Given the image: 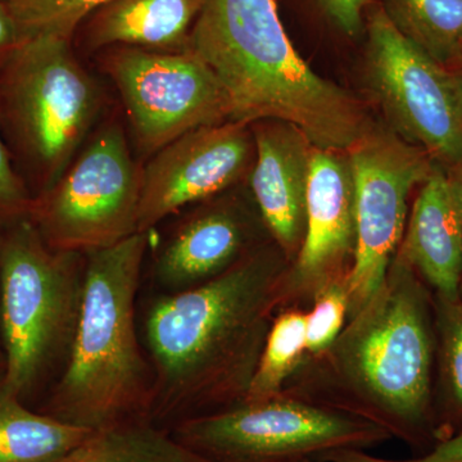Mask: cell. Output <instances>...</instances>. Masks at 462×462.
<instances>
[{
	"instance_id": "6da1fadb",
	"label": "cell",
	"mask_w": 462,
	"mask_h": 462,
	"mask_svg": "<svg viewBox=\"0 0 462 462\" xmlns=\"http://www.w3.org/2000/svg\"><path fill=\"white\" fill-rule=\"evenodd\" d=\"M291 266L273 240L199 287L139 296V331L154 375V425L170 431L245 402L282 311Z\"/></svg>"
},
{
	"instance_id": "7a4b0ae2",
	"label": "cell",
	"mask_w": 462,
	"mask_h": 462,
	"mask_svg": "<svg viewBox=\"0 0 462 462\" xmlns=\"http://www.w3.org/2000/svg\"><path fill=\"white\" fill-rule=\"evenodd\" d=\"M433 293L400 254L324 352L305 355L282 392L379 425L392 439L437 443Z\"/></svg>"
},
{
	"instance_id": "3957f363",
	"label": "cell",
	"mask_w": 462,
	"mask_h": 462,
	"mask_svg": "<svg viewBox=\"0 0 462 462\" xmlns=\"http://www.w3.org/2000/svg\"><path fill=\"white\" fill-rule=\"evenodd\" d=\"M189 50L224 88L230 121H282L330 151H346L369 127L360 102L300 56L276 0H205Z\"/></svg>"
},
{
	"instance_id": "277c9868",
	"label": "cell",
	"mask_w": 462,
	"mask_h": 462,
	"mask_svg": "<svg viewBox=\"0 0 462 462\" xmlns=\"http://www.w3.org/2000/svg\"><path fill=\"white\" fill-rule=\"evenodd\" d=\"M148 249L149 233H136L87 254L74 343L42 412L89 430L151 421L154 375L138 321Z\"/></svg>"
},
{
	"instance_id": "5b68a950",
	"label": "cell",
	"mask_w": 462,
	"mask_h": 462,
	"mask_svg": "<svg viewBox=\"0 0 462 462\" xmlns=\"http://www.w3.org/2000/svg\"><path fill=\"white\" fill-rule=\"evenodd\" d=\"M87 254L51 248L27 216L0 224L3 382L23 402L65 369L83 305Z\"/></svg>"
},
{
	"instance_id": "8992f818",
	"label": "cell",
	"mask_w": 462,
	"mask_h": 462,
	"mask_svg": "<svg viewBox=\"0 0 462 462\" xmlns=\"http://www.w3.org/2000/svg\"><path fill=\"white\" fill-rule=\"evenodd\" d=\"M99 106L98 87L67 39H27L0 69L3 130L38 182L39 194L71 165Z\"/></svg>"
},
{
	"instance_id": "52a82bcc",
	"label": "cell",
	"mask_w": 462,
	"mask_h": 462,
	"mask_svg": "<svg viewBox=\"0 0 462 462\" xmlns=\"http://www.w3.org/2000/svg\"><path fill=\"white\" fill-rule=\"evenodd\" d=\"M170 433L214 462L316 460L329 452L365 451L392 439L372 421L284 392L179 422Z\"/></svg>"
},
{
	"instance_id": "ba28073f",
	"label": "cell",
	"mask_w": 462,
	"mask_h": 462,
	"mask_svg": "<svg viewBox=\"0 0 462 462\" xmlns=\"http://www.w3.org/2000/svg\"><path fill=\"white\" fill-rule=\"evenodd\" d=\"M142 170L123 127L109 123L51 188L33 196L27 217L51 248L88 254L139 233Z\"/></svg>"
},
{
	"instance_id": "9c48e42d",
	"label": "cell",
	"mask_w": 462,
	"mask_h": 462,
	"mask_svg": "<svg viewBox=\"0 0 462 462\" xmlns=\"http://www.w3.org/2000/svg\"><path fill=\"white\" fill-rule=\"evenodd\" d=\"M364 38L367 80L389 129L454 169L462 161V97L452 72L398 32L375 0Z\"/></svg>"
},
{
	"instance_id": "30bf717a",
	"label": "cell",
	"mask_w": 462,
	"mask_h": 462,
	"mask_svg": "<svg viewBox=\"0 0 462 462\" xmlns=\"http://www.w3.org/2000/svg\"><path fill=\"white\" fill-rule=\"evenodd\" d=\"M346 153L354 176L356 216L349 319L384 281L402 242L410 194L436 163L391 129L370 125Z\"/></svg>"
},
{
	"instance_id": "8fae6325",
	"label": "cell",
	"mask_w": 462,
	"mask_h": 462,
	"mask_svg": "<svg viewBox=\"0 0 462 462\" xmlns=\"http://www.w3.org/2000/svg\"><path fill=\"white\" fill-rule=\"evenodd\" d=\"M102 60L123 99L136 144L147 154L199 127L230 121L224 88L193 51L116 47Z\"/></svg>"
},
{
	"instance_id": "7c38bea8",
	"label": "cell",
	"mask_w": 462,
	"mask_h": 462,
	"mask_svg": "<svg viewBox=\"0 0 462 462\" xmlns=\"http://www.w3.org/2000/svg\"><path fill=\"white\" fill-rule=\"evenodd\" d=\"M254 154L252 125L238 121L199 127L160 149L142 170L139 233L223 194L245 176Z\"/></svg>"
},
{
	"instance_id": "4fadbf2b",
	"label": "cell",
	"mask_w": 462,
	"mask_h": 462,
	"mask_svg": "<svg viewBox=\"0 0 462 462\" xmlns=\"http://www.w3.org/2000/svg\"><path fill=\"white\" fill-rule=\"evenodd\" d=\"M340 152L311 149L305 239L289 269L282 310H309L322 288L348 281L356 248L355 182Z\"/></svg>"
},
{
	"instance_id": "5bb4252c",
	"label": "cell",
	"mask_w": 462,
	"mask_h": 462,
	"mask_svg": "<svg viewBox=\"0 0 462 462\" xmlns=\"http://www.w3.org/2000/svg\"><path fill=\"white\" fill-rule=\"evenodd\" d=\"M184 216L149 264L151 293L173 294L214 281L273 240L260 211L236 199H209ZM267 230V229H266Z\"/></svg>"
},
{
	"instance_id": "9a60e30c",
	"label": "cell",
	"mask_w": 462,
	"mask_h": 462,
	"mask_svg": "<svg viewBox=\"0 0 462 462\" xmlns=\"http://www.w3.org/2000/svg\"><path fill=\"white\" fill-rule=\"evenodd\" d=\"M254 136L251 188L266 229L294 263L306 234V196L314 145L294 125L264 120L252 124Z\"/></svg>"
},
{
	"instance_id": "2e32d148",
	"label": "cell",
	"mask_w": 462,
	"mask_h": 462,
	"mask_svg": "<svg viewBox=\"0 0 462 462\" xmlns=\"http://www.w3.org/2000/svg\"><path fill=\"white\" fill-rule=\"evenodd\" d=\"M397 254L433 296L461 298L462 215L448 171L434 165L407 217Z\"/></svg>"
},
{
	"instance_id": "e0dca14e",
	"label": "cell",
	"mask_w": 462,
	"mask_h": 462,
	"mask_svg": "<svg viewBox=\"0 0 462 462\" xmlns=\"http://www.w3.org/2000/svg\"><path fill=\"white\" fill-rule=\"evenodd\" d=\"M205 0H108L87 18L89 50L127 47L154 51L189 50Z\"/></svg>"
},
{
	"instance_id": "ac0fdd59",
	"label": "cell",
	"mask_w": 462,
	"mask_h": 462,
	"mask_svg": "<svg viewBox=\"0 0 462 462\" xmlns=\"http://www.w3.org/2000/svg\"><path fill=\"white\" fill-rule=\"evenodd\" d=\"M27 407L0 376V462H53L90 436Z\"/></svg>"
},
{
	"instance_id": "d6986e66",
	"label": "cell",
	"mask_w": 462,
	"mask_h": 462,
	"mask_svg": "<svg viewBox=\"0 0 462 462\" xmlns=\"http://www.w3.org/2000/svg\"><path fill=\"white\" fill-rule=\"evenodd\" d=\"M407 41L438 65L462 60V0H375Z\"/></svg>"
},
{
	"instance_id": "ffe728a7",
	"label": "cell",
	"mask_w": 462,
	"mask_h": 462,
	"mask_svg": "<svg viewBox=\"0 0 462 462\" xmlns=\"http://www.w3.org/2000/svg\"><path fill=\"white\" fill-rule=\"evenodd\" d=\"M53 462H214L151 421L129 422L90 436Z\"/></svg>"
},
{
	"instance_id": "44dd1931",
	"label": "cell",
	"mask_w": 462,
	"mask_h": 462,
	"mask_svg": "<svg viewBox=\"0 0 462 462\" xmlns=\"http://www.w3.org/2000/svg\"><path fill=\"white\" fill-rule=\"evenodd\" d=\"M433 302L437 336L434 406L438 443L462 430V298L446 300L433 296Z\"/></svg>"
},
{
	"instance_id": "7402d4cb",
	"label": "cell",
	"mask_w": 462,
	"mask_h": 462,
	"mask_svg": "<svg viewBox=\"0 0 462 462\" xmlns=\"http://www.w3.org/2000/svg\"><path fill=\"white\" fill-rule=\"evenodd\" d=\"M306 318L307 310L291 307L273 319L245 402H261L281 393L305 357Z\"/></svg>"
},
{
	"instance_id": "603a6c76",
	"label": "cell",
	"mask_w": 462,
	"mask_h": 462,
	"mask_svg": "<svg viewBox=\"0 0 462 462\" xmlns=\"http://www.w3.org/2000/svg\"><path fill=\"white\" fill-rule=\"evenodd\" d=\"M23 38L53 35L71 41L78 27L108 0H3Z\"/></svg>"
},
{
	"instance_id": "cb8c5ba5",
	"label": "cell",
	"mask_w": 462,
	"mask_h": 462,
	"mask_svg": "<svg viewBox=\"0 0 462 462\" xmlns=\"http://www.w3.org/2000/svg\"><path fill=\"white\" fill-rule=\"evenodd\" d=\"M348 281H336L321 289L307 310L306 355L324 352L348 320Z\"/></svg>"
},
{
	"instance_id": "d4e9b609",
	"label": "cell",
	"mask_w": 462,
	"mask_h": 462,
	"mask_svg": "<svg viewBox=\"0 0 462 462\" xmlns=\"http://www.w3.org/2000/svg\"><path fill=\"white\" fill-rule=\"evenodd\" d=\"M32 200L33 196L25 180L14 169L0 121V224L25 217L32 208Z\"/></svg>"
},
{
	"instance_id": "484cf974",
	"label": "cell",
	"mask_w": 462,
	"mask_h": 462,
	"mask_svg": "<svg viewBox=\"0 0 462 462\" xmlns=\"http://www.w3.org/2000/svg\"><path fill=\"white\" fill-rule=\"evenodd\" d=\"M374 0H310L321 20L343 38L365 36L366 12Z\"/></svg>"
},
{
	"instance_id": "4316f807",
	"label": "cell",
	"mask_w": 462,
	"mask_h": 462,
	"mask_svg": "<svg viewBox=\"0 0 462 462\" xmlns=\"http://www.w3.org/2000/svg\"><path fill=\"white\" fill-rule=\"evenodd\" d=\"M320 462H462V430L431 447L430 451L410 460H389L366 454L363 449H340L316 458Z\"/></svg>"
},
{
	"instance_id": "83f0119b",
	"label": "cell",
	"mask_w": 462,
	"mask_h": 462,
	"mask_svg": "<svg viewBox=\"0 0 462 462\" xmlns=\"http://www.w3.org/2000/svg\"><path fill=\"white\" fill-rule=\"evenodd\" d=\"M25 41L16 20L5 2L0 0V69Z\"/></svg>"
},
{
	"instance_id": "f1b7e54d",
	"label": "cell",
	"mask_w": 462,
	"mask_h": 462,
	"mask_svg": "<svg viewBox=\"0 0 462 462\" xmlns=\"http://www.w3.org/2000/svg\"><path fill=\"white\" fill-rule=\"evenodd\" d=\"M451 180L454 182L456 193H457L458 203H460V209L462 215V161L457 163L454 169L448 170ZM461 298H462V282H461Z\"/></svg>"
},
{
	"instance_id": "f546056e",
	"label": "cell",
	"mask_w": 462,
	"mask_h": 462,
	"mask_svg": "<svg viewBox=\"0 0 462 462\" xmlns=\"http://www.w3.org/2000/svg\"><path fill=\"white\" fill-rule=\"evenodd\" d=\"M454 75L456 84H457L458 90H460L462 97V60L454 67V69H449Z\"/></svg>"
},
{
	"instance_id": "4dcf8cb0",
	"label": "cell",
	"mask_w": 462,
	"mask_h": 462,
	"mask_svg": "<svg viewBox=\"0 0 462 462\" xmlns=\"http://www.w3.org/2000/svg\"><path fill=\"white\" fill-rule=\"evenodd\" d=\"M5 373V352H3L2 336H0V376Z\"/></svg>"
},
{
	"instance_id": "1f68e13d",
	"label": "cell",
	"mask_w": 462,
	"mask_h": 462,
	"mask_svg": "<svg viewBox=\"0 0 462 462\" xmlns=\"http://www.w3.org/2000/svg\"><path fill=\"white\" fill-rule=\"evenodd\" d=\"M297 462H320V461H316V460H314V458H306V460H300V461H297Z\"/></svg>"
}]
</instances>
